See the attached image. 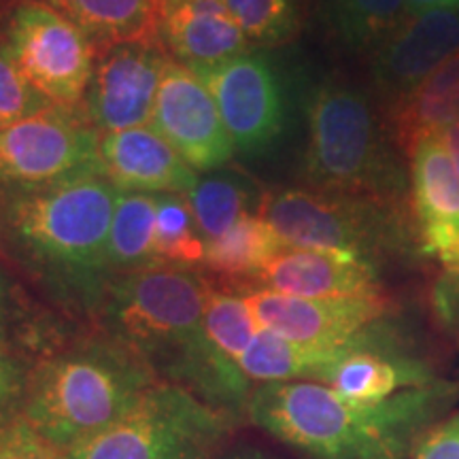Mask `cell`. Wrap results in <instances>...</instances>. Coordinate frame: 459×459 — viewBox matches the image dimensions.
I'll return each instance as SVG.
<instances>
[{
    "label": "cell",
    "mask_w": 459,
    "mask_h": 459,
    "mask_svg": "<svg viewBox=\"0 0 459 459\" xmlns=\"http://www.w3.org/2000/svg\"><path fill=\"white\" fill-rule=\"evenodd\" d=\"M209 287L198 271L156 264L111 277L96 315L105 334L139 355L160 381L240 419L255 387L206 334Z\"/></svg>",
    "instance_id": "cell-1"
},
{
    "label": "cell",
    "mask_w": 459,
    "mask_h": 459,
    "mask_svg": "<svg viewBox=\"0 0 459 459\" xmlns=\"http://www.w3.org/2000/svg\"><path fill=\"white\" fill-rule=\"evenodd\" d=\"M455 395L457 387L445 381L377 402L311 381L260 383L247 417L308 459H406Z\"/></svg>",
    "instance_id": "cell-2"
},
{
    "label": "cell",
    "mask_w": 459,
    "mask_h": 459,
    "mask_svg": "<svg viewBox=\"0 0 459 459\" xmlns=\"http://www.w3.org/2000/svg\"><path fill=\"white\" fill-rule=\"evenodd\" d=\"M117 189L83 177L0 198V247L57 300L99 313L108 271V230Z\"/></svg>",
    "instance_id": "cell-3"
},
{
    "label": "cell",
    "mask_w": 459,
    "mask_h": 459,
    "mask_svg": "<svg viewBox=\"0 0 459 459\" xmlns=\"http://www.w3.org/2000/svg\"><path fill=\"white\" fill-rule=\"evenodd\" d=\"M160 378L102 332L39 359L28 370L20 415L68 451L117 421Z\"/></svg>",
    "instance_id": "cell-4"
},
{
    "label": "cell",
    "mask_w": 459,
    "mask_h": 459,
    "mask_svg": "<svg viewBox=\"0 0 459 459\" xmlns=\"http://www.w3.org/2000/svg\"><path fill=\"white\" fill-rule=\"evenodd\" d=\"M302 179L304 187L321 192L409 200V160L372 96L342 79L313 91Z\"/></svg>",
    "instance_id": "cell-5"
},
{
    "label": "cell",
    "mask_w": 459,
    "mask_h": 459,
    "mask_svg": "<svg viewBox=\"0 0 459 459\" xmlns=\"http://www.w3.org/2000/svg\"><path fill=\"white\" fill-rule=\"evenodd\" d=\"M257 215L271 223L287 247L334 249L383 264L419 257L411 203H389L311 187L262 194Z\"/></svg>",
    "instance_id": "cell-6"
},
{
    "label": "cell",
    "mask_w": 459,
    "mask_h": 459,
    "mask_svg": "<svg viewBox=\"0 0 459 459\" xmlns=\"http://www.w3.org/2000/svg\"><path fill=\"white\" fill-rule=\"evenodd\" d=\"M238 419L158 381L117 421L68 449L71 459H213Z\"/></svg>",
    "instance_id": "cell-7"
},
{
    "label": "cell",
    "mask_w": 459,
    "mask_h": 459,
    "mask_svg": "<svg viewBox=\"0 0 459 459\" xmlns=\"http://www.w3.org/2000/svg\"><path fill=\"white\" fill-rule=\"evenodd\" d=\"M0 41L39 94L60 107L83 105L96 48L71 20L43 0H13L0 11Z\"/></svg>",
    "instance_id": "cell-8"
},
{
    "label": "cell",
    "mask_w": 459,
    "mask_h": 459,
    "mask_svg": "<svg viewBox=\"0 0 459 459\" xmlns=\"http://www.w3.org/2000/svg\"><path fill=\"white\" fill-rule=\"evenodd\" d=\"M94 175H100L99 132L82 107L51 105L0 130V198Z\"/></svg>",
    "instance_id": "cell-9"
},
{
    "label": "cell",
    "mask_w": 459,
    "mask_h": 459,
    "mask_svg": "<svg viewBox=\"0 0 459 459\" xmlns=\"http://www.w3.org/2000/svg\"><path fill=\"white\" fill-rule=\"evenodd\" d=\"M196 77L213 96L234 152L257 156L279 141L287 122L285 90L260 49L247 51Z\"/></svg>",
    "instance_id": "cell-10"
},
{
    "label": "cell",
    "mask_w": 459,
    "mask_h": 459,
    "mask_svg": "<svg viewBox=\"0 0 459 459\" xmlns=\"http://www.w3.org/2000/svg\"><path fill=\"white\" fill-rule=\"evenodd\" d=\"M170 56L160 43H128L96 51L82 111L99 134L152 124Z\"/></svg>",
    "instance_id": "cell-11"
},
{
    "label": "cell",
    "mask_w": 459,
    "mask_h": 459,
    "mask_svg": "<svg viewBox=\"0 0 459 459\" xmlns=\"http://www.w3.org/2000/svg\"><path fill=\"white\" fill-rule=\"evenodd\" d=\"M149 126L198 175L215 172L237 153L211 91L172 57L162 74Z\"/></svg>",
    "instance_id": "cell-12"
},
{
    "label": "cell",
    "mask_w": 459,
    "mask_h": 459,
    "mask_svg": "<svg viewBox=\"0 0 459 459\" xmlns=\"http://www.w3.org/2000/svg\"><path fill=\"white\" fill-rule=\"evenodd\" d=\"M243 296L264 330L308 344H342L394 313L387 291L336 298H298L266 290Z\"/></svg>",
    "instance_id": "cell-13"
},
{
    "label": "cell",
    "mask_w": 459,
    "mask_h": 459,
    "mask_svg": "<svg viewBox=\"0 0 459 459\" xmlns=\"http://www.w3.org/2000/svg\"><path fill=\"white\" fill-rule=\"evenodd\" d=\"M457 51L459 4L409 17L370 56V91L378 108L398 105Z\"/></svg>",
    "instance_id": "cell-14"
},
{
    "label": "cell",
    "mask_w": 459,
    "mask_h": 459,
    "mask_svg": "<svg viewBox=\"0 0 459 459\" xmlns=\"http://www.w3.org/2000/svg\"><path fill=\"white\" fill-rule=\"evenodd\" d=\"M406 160L419 254L440 268H459V172L440 134L417 139Z\"/></svg>",
    "instance_id": "cell-15"
},
{
    "label": "cell",
    "mask_w": 459,
    "mask_h": 459,
    "mask_svg": "<svg viewBox=\"0 0 459 459\" xmlns=\"http://www.w3.org/2000/svg\"><path fill=\"white\" fill-rule=\"evenodd\" d=\"M240 287L298 298H336L385 291L378 264L347 251L302 247H287L260 274Z\"/></svg>",
    "instance_id": "cell-16"
},
{
    "label": "cell",
    "mask_w": 459,
    "mask_h": 459,
    "mask_svg": "<svg viewBox=\"0 0 459 459\" xmlns=\"http://www.w3.org/2000/svg\"><path fill=\"white\" fill-rule=\"evenodd\" d=\"M100 175L119 192L187 194L198 172L152 126L99 134Z\"/></svg>",
    "instance_id": "cell-17"
},
{
    "label": "cell",
    "mask_w": 459,
    "mask_h": 459,
    "mask_svg": "<svg viewBox=\"0 0 459 459\" xmlns=\"http://www.w3.org/2000/svg\"><path fill=\"white\" fill-rule=\"evenodd\" d=\"M160 45L196 74L254 51L223 0H186L164 7Z\"/></svg>",
    "instance_id": "cell-18"
},
{
    "label": "cell",
    "mask_w": 459,
    "mask_h": 459,
    "mask_svg": "<svg viewBox=\"0 0 459 459\" xmlns=\"http://www.w3.org/2000/svg\"><path fill=\"white\" fill-rule=\"evenodd\" d=\"M71 20L96 51L128 43H160L162 0H43Z\"/></svg>",
    "instance_id": "cell-19"
},
{
    "label": "cell",
    "mask_w": 459,
    "mask_h": 459,
    "mask_svg": "<svg viewBox=\"0 0 459 459\" xmlns=\"http://www.w3.org/2000/svg\"><path fill=\"white\" fill-rule=\"evenodd\" d=\"M381 113L404 156H409L417 139L443 134L459 122V51L423 79L406 99Z\"/></svg>",
    "instance_id": "cell-20"
},
{
    "label": "cell",
    "mask_w": 459,
    "mask_h": 459,
    "mask_svg": "<svg viewBox=\"0 0 459 459\" xmlns=\"http://www.w3.org/2000/svg\"><path fill=\"white\" fill-rule=\"evenodd\" d=\"M351 342L353 338L342 344L296 342L260 328L247 351L240 355L238 366L257 385L279 381L319 383L325 370L347 351Z\"/></svg>",
    "instance_id": "cell-21"
},
{
    "label": "cell",
    "mask_w": 459,
    "mask_h": 459,
    "mask_svg": "<svg viewBox=\"0 0 459 459\" xmlns=\"http://www.w3.org/2000/svg\"><path fill=\"white\" fill-rule=\"evenodd\" d=\"M285 249L287 245L271 223L262 215L249 213L234 223L223 237L206 245L203 268L217 277L245 285Z\"/></svg>",
    "instance_id": "cell-22"
},
{
    "label": "cell",
    "mask_w": 459,
    "mask_h": 459,
    "mask_svg": "<svg viewBox=\"0 0 459 459\" xmlns=\"http://www.w3.org/2000/svg\"><path fill=\"white\" fill-rule=\"evenodd\" d=\"M119 192V189H117ZM156 196L119 192L108 230V271L111 277L156 266Z\"/></svg>",
    "instance_id": "cell-23"
},
{
    "label": "cell",
    "mask_w": 459,
    "mask_h": 459,
    "mask_svg": "<svg viewBox=\"0 0 459 459\" xmlns=\"http://www.w3.org/2000/svg\"><path fill=\"white\" fill-rule=\"evenodd\" d=\"M187 203L204 243L209 245L245 215L254 213V209L257 213L262 196H257L249 181L232 172H206L187 192Z\"/></svg>",
    "instance_id": "cell-24"
},
{
    "label": "cell",
    "mask_w": 459,
    "mask_h": 459,
    "mask_svg": "<svg viewBox=\"0 0 459 459\" xmlns=\"http://www.w3.org/2000/svg\"><path fill=\"white\" fill-rule=\"evenodd\" d=\"M330 28L344 49L372 56L409 20L406 0H328Z\"/></svg>",
    "instance_id": "cell-25"
},
{
    "label": "cell",
    "mask_w": 459,
    "mask_h": 459,
    "mask_svg": "<svg viewBox=\"0 0 459 459\" xmlns=\"http://www.w3.org/2000/svg\"><path fill=\"white\" fill-rule=\"evenodd\" d=\"M206 243L194 220L187 194L156 196V257L160 264L198 271L204 266Z\"/></svg>",
    "instance_id": "cell-26"
},
{
    "label": "cell",
    "mask_w": 459,
    "mask_h": 459,
    "mask_svg": "<svg viewBox=\"0 0 459 459\" xmlns=\"http://www.w3.org/2000/svg\"><path fill=\"white\" fill-rule=\"evenodd\" d=\"M254 49L294 41L307 20V0H223Z\"/></svg>",
    "instance_id": "cell-27"
},
{
    "label": "cell",
    "mask_w": 459,
    "mask_h": 459,
    "mask_svg": "<svg viewBox=\"0 0 459 459\" xmlns=\"http://www.w3.org/2000/svg\"><path fill=\"white\" fill-rule=\"evenodd\" d=\"M204 328L211 342L238 364L240 355L260 332V324L243 294L211 285L206 294Z\"/></svg>",
    "instance_id": "cell-28"
},
{
    "label": "cell",
    "mask_w": 459,
    "mask_h": 459,
    "mask_svg": "<svg viewBox=\"0 0 459 459\" xmlns=\"http://www.w3.org/2000/svg\"><path fill=\"white\" fill-rule=\"evenodd\" d=\"M54 105L39 94L17 71L7 48L0 41V130L13 126L22 119L45 111Z\"/></svg>",
    "instance_id": "cell-29"
},
{
    "label": "cell",
    "mask_w": 459,
    "mask_h": 459,
    "mask_svg": "<svg viewBox=\"0 0 459 459\" xmlns=\"http://www.w3.org/2000/svg\"><path fill=\"white\" fill-rule=\"evenodd\" d=\"M0 459H71L20 412L0 423Z\"/></svg>",
    "instance_id": "cell-30"
},
{
    "label": "cell",
    "mask_w": 459,
    "mask_h": 459,
    "mask_svg": "<svg viewBox=\"0 0 459 459\" xmlns=\"http://www.w3.org/2000/svg\"><path fill=\"white\" fill-rule=\"evenodd\" d=\"M428 307L438 330L459 341V268H440L429 281Z\"/></svg>",
    "instance_id": "cell-31"
},
{
    "label": "cell",
    "mask_w": 459,
    "mask_h": 459,
    "mask_svg": "<svg viewBox=\"0 0 459 459\" xmlns=\"http://www.w3.org/2000/svg\"><path fill=\"white\" fill-rule=\"evenodd\" d=\"M28 368L11 349L0 342V423L17 415L24 400Z\"/></svg>",
    "instance_id": "cell-32"
},
{
    "label": "cell",
    "mask_w": 459,
    "mask_h": 459,
    "mask_svg": "<svg viewBox=\"0 0 459 459\" xmlns=\"http://www.w3.org/2000/svg\"><path fill=\"white\" fill-rule=\"evenodd\" d=\"M412 459H459V411L423 434Z\"/></svg>",
    "instance_id": "cell-33"
},
{
    "label": "cell",
    "mask_w": 459,
    "mask_h": 459,
    "mask_svg": "<svg viewBox=\"0 0 459 459\" xmlns=\"http://www.w3.org/2000/svg\"><path fill=\"white\" fill-rule=\"evenodd\" d=\"M9 291L7 285H4L3 274H0V342L3 344H11L9 342Z\"/></svg>",
    "instance_id": "cell-34"
},
{
    "label": "cell",
    "mask_w": 459,
    "mask_h": 459,
    "mask_svg": "<svg viewBox=\"0 0 459 459\" xmlns=\"http://www.w3.org/2000/svg\"><path fill=\"white\" fill-rule=\"evenodd\" d=\"M440 139H443V145L446 149V153H449L453 166H455L459 172V122L449 126V128L440 134Z\"/></svg>",
    "instance_id": "cell-35"
},
{
    "label": "cell",
    "mask_w": 459,
    "mask_h": 459,
    "mask_svg": "<svg viewBox=\"0 0 459 459\" xmlns=\"http://www.w3.org/2000/svg\"><path fill=\"white\" fill-rule=\"evenodd\" d=\"M451 4H459V0H406V11H409V17H415L426 11L451 7Z\"/></svg>",
    "instance_id": "cell-36"
},
{
    "label": "cell",
    "mask_w": 459,
    "mask_h": 459,
    "mask_svg": "<svg viewBox=\"0 0 459 459\" xmlns=\"http://www.w3.org/2000/svg\"><path fill=\"white\" fill-rule=\"evenodd\" d=\"M226 459H271V457H268L266 453H262L257 449H240V451L230 453Z\"/></svg>",
    "instance_id": "cell-37"
},
{
    "label": "cell",
    "mask_w": 459,
    "mask_h": 459,
    "mask_svg": "<svg viewBox=\"0 0 459 459\" xmlns=\"http://www.w3.org/2000/svg\"><path fill=\"white\" fill-rule=\"evenodd\" d=\"M177 3H186V0H162V11L164 7H170V4H177Z\"/></svg>",
    "instance_id": "cell-38"
},
{
    "label": "cell",
    "mask_w": 459,
    "mask_h": 459,
    "mask_svg": "<svg viewBox=\"0 0 459 459\" xmlns=\"http://www.w3.org/2000/svg\"><path fill=\"white\" fill-rule=\"evenodd\" d=\"M11 3H13V0H0V7H7Z\"/></svg>",
    "instance_id": "cell-39"
},
{
    "label": "cell",
    "mask_w": 459,
    "mask_h": 459,
    "mask_svg": "<svg viewBox=\"0 0 459 459\" xmlns=\"http://www.w3.org/2000/svg\"><path fill=\"white\" fill-rule=\"evenodd\" d=\"M3 9H4V7H0V11H3Z\"/></svg>",
    "instance_id": "cell-40"
}]
</instances>
